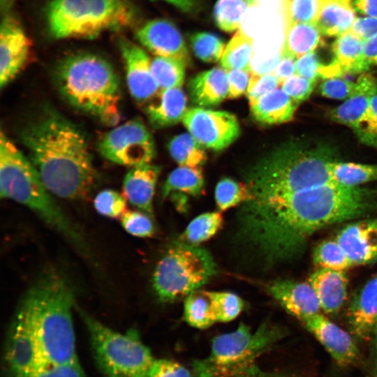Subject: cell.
Here are the masks:
<instances>
[{
  "label": "cell",
  "instance_id": "cell-1",
  "mask_svg": "<svg viewBox=\"0 0 377 377\" xmlns=\"http://www.w3.org/2000/svg\"><path fill=\"white\" fill-rule=\"evenodd\" d=\"M377 210V192L330 182L265 198H247L238 214L240 236L269 265L298 255L330 225Z\"/></svg>",
  "mask_w": 377,
  "mask_h": 377
},
{
  "label": "cell",
  "instance_id": "cell-2",
  "mask_svg": "<svg viewBox=\"0 0 377 377\" xmlns=\"http://www.w3.org/2000/svg\"><path fill=\"white\" fill-rule=\"evenodd\" d=\"M20 138L51 193L80 200L93 191L98 175L84 135L72 122L47 110L23 128Z\"/></svg>",
  "mask_w": 377,
  "mask_h": 377
},
{
  "label": "cell",
  "instance_id": "cell-3",
  "mask_svg": "<svg viewBox=\"0 0 377 377\" xmlns=\"http://www.w3.org/2000/svg\"><path fill=\"white\" fill-rule=\"evenodd\" d=\"M337 161L335 149L327 145L303 140L285 142L249 170L247 198L275 196L334 182L330 169Z\"/></svg>",
  "mask_w": 377,
  "mask_h": 377
},
{
  "label": "cell",
  "instance_id": "cell-4",
  "mask_svg": "<svg viewBox=\"0 0 377 377\" xmlns=\"http://www.w3.org/2000/svg\"><path fill=\"white\" fill-rule=\"evenodd\" d=\"M72 290L57 271L43 272L28 288L19 311L33 329L45 361L62 364L77 361L72 309Z\"/></svg>",
  "mask_w": 377,
  "mask_h": 377
},
{
  "label": "cell",
  "instance_id": "cell-5",
  "mask_svg": "<svg viewBox=\"0 0 377 377\" xmlns=\"http://www.w3.org/2000/svg\"><path fill=\"white\" fill-rule=\"evenodd\" d=\"M31 161L3 133L0 136V195L24 205L84 257H90L81 232L51 196Z\"/></svg>",
  "mask_w": 377,
  "mask_h": 377
},
{
  "label": "cell",
  "instance_id": "cell-6",
  "mask_svg": "<svg viewBox=\"0 0 377 377\" xmlns=\"http://www.w3.org/2000/svg\"><path fill=\"white\" fill-rule=\"evenodd\" d=\"M56 75L61 94L73 106L107 124L118 121L119 80L108 61L94 54H73L61 62Z\"/></svg>",
  "mask_w": 377,
  "mask_h": 377
},
{
  "label": "cell",
  "instance_id": "cell-7",
  "mask_svg": "<svg viewBox=\"0 0 377 377\" xmlns=\"http://www.w3.org/2000/svg\"><path fill=\"white\" fill-rule=\"evenodd\" d=\"M46 16L54 38L91 39L128 27L135 13L126 0H52Z\"/></svg>",
  "mask_w": 377,
  "mask_h": 377
},
{
  "label": "cell",
  "instance_id": "cell-8",
  "mask_svg": "<svg viewBox=\"0 0 377 377\" xmlns=\"http://www.w3.org/2000/svg\"><path fill=\"white\" fill-rule=\"evenodd\" d=\"M281 332L262 325L255 332L240 323L229 333L214 338L208 357L193 364L195 377H236L252 371L257 357L274 343Z\"/></svg>",
  "mask_w": 377,
  "mask_h": 377
},
{
  "label": "cell",
  "instance_id": "cell-9",
  "mask_svg": "<svg viewBox=\"0 0 377 377\" xmlns=\"http://www.w3.org/2000/svg\"><path fill=\"white\" fill-rule=\"evenodd\" d=\"M80 311L96 362L105 377H149L154 359L136 331L120 333Z\"/></svg>",
  "mask_w": 377,
  "mask_h": 377
},
{
  "label": "cell",
  "instance_id": "cell-10",
  "mask_svg": "<svg viewBox=\"0 0 377 377\" xmlns=\"http://www.w3.org/2000/svg\"><path fill=\"white\" fill-rule=\"evenodd\" d=\"M216 272L215 263L206 249L179 242L158 263L153 274V286L161 301L172 302L199 290Z\"/></svg>",
  "mask_w": 377,
  "mask_h": 377
},
{
  "label": "cell",
  "instance_id": "cell-11",
  "mask_svg": "<svg viewBox=\"0 0 377 377\" xmlns=\"http://www.w3.org/2000/svg\"><path fill=\"white\" fill-rule=\"evenodd\" d=\"M98 149L108 161L131 168L149 164L156 154L152 135L140 119L126 121L104 134Z\"/></svg>",
  "mask_w": 377,
  "mask_h": 377
},
{
  "label": "cell",
  "instance_id": "cell-12",
  "mask_svg": "<svg viewBox=\"0 0 377 377\" xmlns=\"http://www.w3.org/2000/svg\"><path fill=\"white\" fill-rule=\"evenodd\" d=\"M182 121L201 146L214 151L228 147L240 133L236 117L226 111L193 108L187 110Z\"/></svg>",
  "mask_w": 377,
  "mask_h": 377
},
{
  "label": "cell",
  "instance_id": "cell-13",
  "mask_svg": "<svg viewBox=\"0 0 377 377\" xmlns=\"http://www.w3.org/2000/svg\"><path fill=\"white\" fill-rule=\"evenodd\" d=\"M7 362L13 377H24L46 364L30 324L17 310L8 341Z\"/></svg>",
  "mask_w": 377,
  "mask_h": 377
},
{
  "label": "cell",
  "instance_id": "cell-14",
  "mask_svg": "<svg viewBox=\"0 0 377 377\" xmlns=\"http://www.w3.org/2000/svg\"><path fill=\"white\" fill-rule=\"evenodd\" d=\"M31 42L20 23L6 13L0 33V87L13 80L27 62Z\"/></svg>",
  "mask_w": 377,
  "mask_h": 377
},
{
  "label": "cell",
  "instance_id": "cell-15",
  "mask_svg": "<svg viewBox=\"0 0 377 377\" xmlns=\"http://www.w3.org/2000/svg\"><path fill=\"white\" fill-rule=\"evenodd\" d=\"M140 43L156 56L191 62L189 52L179 31L170 21L156 19L147 22L136 33Z\"/></svg>",
  "mask_w": 377,
  "mask_h": 377
},
{
  "label": "cell",
  "instance_id": "cell-16",
  "mask_svg": "<svg viewBox=\"0 0 377 377\" xmlns=\"http://www.w3.org/2000/svg\"><path fill=\"white\" fill-rule=\"evenodd\" d=\"M302 323L338 364L346 367L357 360V345L343 329L319 313L306 318Z\"/></svg>",
  "mask_w": 377,
  "mask_h": 377
},
{
  "label": "cell",
  "instance_id": "cell-17",
  "mask_svg": "<svg viewBox=\"0 0 377 377\" xmlns=\"http://www.w3.org/2000/svg\"><path fill=\"white\" fill-rule=\"evenodd\" d=\"M119 47L131 94L139 102L151 100L159 90L151 73V60L142 48L126 40H120Z\"/></svg>",
  "mask_w": 377,
  "mask_h": 377
},
{
  "label": "cell",
  "instance_id": "cell-18",
  "mask_svg": "<svg viewBox=\"0 0 377 377\" xmlns=\"http://www.w3.org/2000/svg\"><path fill=\"white\" fill-rule=\"evenodd\" d=\"M352 265L371 263L377 260V219L352 223L336 236Z\"/></svg>",
  "mask_w": 377,
  "mask_h": 377
},
{
  "label": "cell",
  "instance_id": "cell-19",
  "mask_svg": "<svg viewBox=\"0 0 377 377\" xmlns=\"http://www.w3.org/2000/svg\"><path fill=\"white\" fill-rule=\"evenodd\" d=\"M273 297L292 316L302 322L321 309L319 300L309 283L280 279L269 286Z\"/></svg>",
  "mask_w": 377,
  "mask_h": 377
},
{
  "label": "cell",
  "instance_id": "cell-20",
  "mask_svg": "<svg viewBox=\"0 0 377 377\" xmlns=\"http://www.w3.org/2000/svg\"><path fill=\"white\" fill-rule=\"evenodd\" d=\"M161 168L145 164L131 169L126 173L123 184L124 195L140 211L153 216V198Z\"/></svg>",
  "mask_w": 377,
  "mask_h": 377
},
{
  "label": "cell",
  "instance_id": "cell-21",
  "mask_svg": "<svg viewBox=\"0 0 377 377\" xmlns=\"http://www.w3.org/2000/svg\"><path fill=\"white\" fill-rule=\"evenodd\" d=\"M348 318L355 336L366 339L374 335L377 325V275L368 281L353 299Z\"/></svg>",
  "mask_w": 377,
  "mask_h": 377
},
{
  "label": "cell",
  "instance_id": "cell-22",
  "mask_svg": "<svg viewBox=\"0 0 377 377\" xmlns=\"http://www.w3.org/2000/svg\"><path fill=\"white\" fill-rule=\"evenodd\" d=\"M360 90L330 112L334 121L351 128L356 133L369 112L371 96L377 93V81L371 75L363 73Z\"/></svg>",
  "mask_w": 377,
  "mask_h": 377
},
{
  "label": "cell",
  "instance_id": "cell-23",
  "mask_svg": "<svg viewBox=\"0 0 377 377\" xmlns=\"http://www.w3.org/2000/svg\"><path fill=\"white\" fill-rule=\"evenodd\" d=\"M327 313H334L343 305L347 296L348 279L343 271L320 268L314 272L309 282Z\"/></svg>",
  "mask_w": 377,
  "mask_h": 377
},
{
  "label": "cell",
  "instance_id": "cell-24",
  "mask_svg": "<svg viewBox=\"0 0 377 377\" xmlns=\"http://www.w3.org/2000/svg\"><path fill=\"white\" fill-rule=\"evenodd\" d=\"M146 108L151 125L164 128L177 124L187 112V99L181 87L159 89Z\"/></svg>",
  "mask_w": 377,
  "mask_h": 377
},
{
  "label": "cell",
  "instance_id": "cell-25",
  "mask_svg": "<svg viewBox=\"0 0 377 377\" xmlns=\"http://www.w3.org/2000/svg\"><path fill=\"white\" fill-rule=\"evenodd\" d=\"M191 101L199 107H211L221 103L228 95L227 71L215 67L192 77L188 84Z\"/></svg>",
  "mask_w": 377,
  "mask_h": 377
},
{
  "label": "cell",
  "instance_id": "cell-26",
  "mask_svg": "<svg viewBox=\"0 0 377 377\" xmlns=\"http://www.w3.org/2000/svg\"><path fill=\"white\" fill-rule=\"evenodd\" d=\"M299 103L281 89L276 88L251 105L253 117L264 124H278L290 121Z\"/></svg>",
  "mask_w": 377,
  "mask_h": 377
},
{
  "label": "cell",
  "instance_id": "cell-27",
  "mask_svg": "<svg viewBox=\"0 0 377 377\" xmlns=\"http://www.w3.org/2000/svg\"><path fill=\"white\" fill-rule=\"evenodd\" d=\"M355 19L352 3L344 0H320L315 25L322 35L337 37L349 31Z\"/></svg>",
  "mask_w": 377,
  "mask_h": 377
},
{
  "label": "cell",
  "instance_id": "cell-28",
  "mask_svg": "<svg viewBox=\"0 0 377 377\" xmlns=\"http://www.w3.org/2000/svg\"><path fill=\"white\" fill-rule=\"evenodd\" d=\"M363 44L364 40L350 30L337 36L333 43L334 58L332 62L343 75L365 73L369 71L364 59Z\"/></svg>",
  "mask_w": 377,
  "mask_h": 377
},
{
  "label": "cell",
  "instance_id": "cell-29",
  "mask_svg": "<svg viewBox=\"0 0 377 377\" xmlns=\"http://www.w3.org/2000/svg\"><path fill=\"white\" fill-rule=\"evenodd\" d=\"M321 35L315 24L303 22L285 24L281 55L297 59L304 54L314 52L321 43Z\"/></svg>",
  "mask_w": 377,
  "mask_h": 377
},
{
  "label": "cell",
  "instance_id": "cell-30",
  "mask_svg": "<svg viewBox=\"0 0 377 377\" xmlns=\"http://www.w3.org/2000/svg\"><path fill=\"white\" fill-rule=\"evenodd\" d=\"M184 318L191 326L206 329L216 322L213 292L197 290L184 301Z\"/></svg>",
  "mask_w": 377,
  "mask_h": 377
},
{
  "label": "cell",
  "instance_id": "cell-31",
  "mask_svg": "<svg viewBox=\"0 0 377 377\" xmlns=\"http://www.w3.org/2000/svg\"><path fill=\"white\" fill-rule=\"evenodd\" d=\"M205 185L200 168L179 166L170 172L165 180L162 195L165 198L172 194L197 196L201 194Z\"/></svg>",
  "mask_w": 377,
  "mask_h": 377
},
{
  "label": "cell",
  "instance_id": "cell-32",
  "mask_svg": "<svg viewBox=\"0 0 377 377\" xmlns=\"http://www.w3.org/2000/svg\"><path fill=\"white\" fill-rule=\"evenodd\" d=\"M253 40L242 30H238L226 47L220 60L222 68L226 71L246 70L249 71V65L253 57Z\"/></svg>",
  "mask_w": 377,
  "mask_h": 377
},
{
  "label": "cell",
  "instance_id": "cell-33",
  "mask_svg": "<svg viewBox=\"0 0 377 377\" xmlns=\"http://www.w3.org/2000/svg\"><path fill=\"white\" fill-rule=\"evenodd\" d=\"M332 182L348 187L377 180V165L361 164L337 161L331 166Z\"/></svg>",
  "mask_w": 377,
  "mask_h": 377
},
{
  "label": "cell",
  "instance_id": "cell-34",
  "mask_svg": "<svg viewBox=\"0 0 377 377\" xmlns=\"http://www.w3.org/2000/svg\"><path fill=\"white\" fill-rule=\"evenodd\" d=\"M168 149L172 158L180 166L199 168L207 161V154L191 134L182 133L173 138Z\"/></svg>",
  "mask_w": 377,
  "mask_h": 377
},
{
  "label": "cell",
  "instance_id": "cell-35",
  "mask_svg": "<svg viewBox=\"0 0 377 377\" xmlns=\"http://www.w3.org/2000/svg\"><path fill=\"white\" fill-rule=\"evenodd\" d=\"M186 64L179 59L156 56L151 70L159 89L181 87L185 77Z\"/></svg>",
  "mask_w": 377,
  "mask_h": 377
},
{
  "label": "cell",
  "instance_id": "cell-36",
  "mask_svg": "<svg viewBox=\"0 0 377 377\" xmlns=\"http://www.w3.org/2000/svg\"><path fill=\"white\" fill-rule=\"evenodd\" d=\"M222 225L223 216L219 212L204 213L191 221L181 238L187 244L196 245L214 236Z\"/></svg>",
  "mask_w": 377,
  "mask_h": 377
},
{
  "label": "cell",
  "instance_id": "cell-37",
  "mask_svg": "<svg viewBox=\"0 0 377 377\" xmlns=\"http://www.w3.org/2000/svg\"><path fill=\"white\" fill-rule=\"evenodd\" d=\"M250 6L247 0H218L213 14L216 24L226 32L237 30L245 11Z\"/></svg>",
  "mask_w": 377,
  "mask_h": 377
},
{
  "label": "cell",
  "instance_id": "cell-38",
  "mask_svg": "<svg viewBox=\"0 0 377 377\" xmlns=\"http://www.w3.org/2000/svg\"><path fill=\"white\" fill-rule=\"evenodd\" d=\"M313 259L320 268L344 271L353 266L335 239L320 243L313 251Z\"/></svg>",
  "mask_w": 377,
  "mask_h": 377
},
{
  "label": "cell",
  "instance_id": "cell-39",
  "mask_svg": "<svg viewBox=\"0 0 377 377\" xmlns=\"http://www.w3.org/2000/svg\"><path fill=\"white\" fill-rule=\"evenodd\" d=\"M194 54L205 62L221 60L226 49L224 42L216 35L208 32H197L190 37Z\"/></svg>",
  "mask_w": 377,
  "mask_h": 377
},
{
  "label": "cell",
  "instance_id": "cell-40",
  "mask_svg": "<svg viewBox=\"0 0 377 377\" xmlns=\"http://www.w3.org/2000/svg\"><path fill=\"white\" fill-rule=\"evenodd\" d=\"M247 195L246 185L230 178H224L219 181L215 188V200L221 211L243 203Z\"/></svg>",
  "mask_w": 377,
  "mask_h": 377
},
{
  "label": "cell",
  "instance_id": "cell-41",
  "mask_svg": "<svg viewBox=\"0 0 377 377\" xmlns=\"http://www.w3.org/2000/svg\"><path fill=\"white\" fill-rule=\"evenodd\" d=\"M320 0H284L285 24L303 22L315 24Z\"/></svg>",
  "mask_w": 377,
  "mask_h": 377
},
{
  "label": "cell",
  "instance_id": "cell-42",
  "mask_svg": "<svg viewBox=\"0 0 377 377\" xmlns=\"http://www.w3.org/2000/svg\"><path fill=\"white\" fill-rule=\"evenodd\" d=\"M94 205L98 214L112 219H121L127 211L125 196L112 189L100 191L94 198Z\"/></svg>",
  "mask_w": 377,
  "mask_h": 377
},
{
  "label": "cell",
  "instance_id": "cell-43",
  "mask_svg": "<svg viewBox=\"0 0 377 377\" xmlns=\"http://www.w3.org/2000/svg\"><path fill=\"white\" fill-rule=\"evenodd\" d=\"M361 87V76L356 82L338 77L325 79L320 84L319 91L323 96L337 100H346L357 94Z\"/></svg>",
  "mask_w": 377,
  "mask_h": 377
},
{
  "label": "cell",
  "instance_id": "cell-44",
  "mask_svg": "<svg viewBox=\"0 0 377 377\" xmlns=\"http://www.w3.org/2000/svg\"><path fill=\"white\" fill-rule=\"evenodd\" d=\"M216 322H228L236 318L244 308L243 300L230 292H213Z\"/></svg>",
  "mask_w": 377,
  "mask_h": 377
},
{
  "label": "cell",
  "instance_id": "cell-45",
  "mask_svg": "<svg viewBox=\"0 0 377 377\" xmlns=\"http://www.w3.org/2000/svg\"><path fill=\"white\" fill-rule=\"evenodd\" d=\"M121 226L133 236L148 237L155 231L151 216L140 210H127L121 217Z\"/></svg>",
  "mask_w": 377,
  "mask_h": 377
},
{
  "label": "cell",
  "instance_id": "cell-46",
  "mask_svg": "<svg viewBox=\"0 0 377 377\" xmlns=\"http://www.w3.org/2000/svg\"><path fill=\"white\" fill-rule=\"evenodd\" d=\"M316 81L297 74L287 78L280 84L281 89L297 103L306 101L311 94Z\"/></svg>",
  "mask_w": 377,
  "mask_h": 377
},
{
  "label": "cell",
  "instance_id": "cell-47",
  "mask_svg": "<svg viewBox=\"0 0 377 377\" xmlns=\"http://www.w3.org/2000/svg\"><path fill=\"white\" fill-rule=\"evenodd\" d=\"M355 134L363 144L377 148V93L371 96L367 117Z\"/></svg>",
  "mask_w": 377,
  "mask_h": 377
},
{
  "label": "cell",
  "instance_id": "cell-48",
  "mask_svg": "<svg viewBox=\"0 0 377 377\" xmlns=\"http://www.w3.org/2000/svg\"><path fill=\"white\" fill-rule=\"evenodd\" d=\"M280 86V82L272 73L262 75L251 73L246 96L250 105L260 97Z\"/></svg>",
  "mask_w": 377,
  "mask_h": 377
},
{
  "label": "cell",
  "instance_id": "cell-49",
  "mask_svg": "<svg viewBox=\"0 0 377 377\" xmlns=\"http://www.w3.org/2000/svg\"><path fill=\"white\" fill-rule=\"evenodd\" d=\"M24 377H87L78 360L62 364H45L36 371Z\"/></svg>",
  "mask_w": 377,
  "mask_h": 377
},
{
  "label": "cell",
  "instance_id": "cell-50",
  "mask_svg": "<svg viewBox=\"0 0 377 377\" xmlns=\"http://www.w3.org/2000/svg\"><path fill=\"white\" fill-rule=\"evenodd\" d=\"M149 377H195L185 367L169 360H154Z\"/></svg>",
  "mask_w": 377,
  "mask_h": 377
},
{
  "label": "cell",
  "instance_id": "cell-51",
  "mask_svg": "<svg viewBox=\"0 0 377 377\" xmlns=\"http://www.w3.org/2000/svg\"><path fill=\"white\" fill-rule=\"evenodd\" d=\"M322 64L314 52L298 58L295 62V74L310 80L317 81Z\"/></svg>",
  "mask_w": 377,
  "mask_h": 377
},
{
  "label": "cell",
  "instance_id": "cell-52",
  "mask_svg": "<svg viewBox=\"0 0 377 377\" xmlns=\"http://www.w3.org/2000/svg\"><path fill=\"white\" fill-rule=\"evenodd\" d=\"M227 75L228 98H237L247 91L251 76L249 71L246 70H232L227 71Z\"/></svg>",
  "mask_w": 377,
  "mask_h": 377
},
{
  "label": "cell",
  "instance_id": "cell-53",
  "mask_svg": "<svg viewBox=\"0 0 377 377\" xmlns=\"http://www.w3.org/2000/svg\"><path fill=\"white\" fill-rule=\"evenodd\" d=\"M350 31L365 41L377 34V17H356Z\"/></svg>",
  "mask_w": 377,
  "mask_h": 377
},
{
  "label": "cell",
  "instance_id": "cell-54",
  "mask_svg": "<svg viewBox=\"0 0 377 377\" xmlns=\"http://www.w3.org/2000/svg\"><path fill=\"white\" fill-rule=\"evenodd\" d=\"M296 59L288 57L282 56L280 61L276 67L271 73L276 77L279 80L280 84L287 78L295 74V62Z\"/></svg>",
  "mask_w": 377,
  "mask_h": 377
},
{
  "label": "cell",
  "instance_id": "cell-55",
  "mask_svg": "<svg viewBox=\"0 0 377 377\" xmlns=\"http://www.w3.org/2000/svg\"><path fill=\"white\" fill-rule=\"evenodd\" d=\"M363 54L368 70L372 66H377V34L364 41Z\"/></svg>",
  "mask_w": 377,
  "mask_h": 377
},
{
  "label": "cell",
  "instance_id": "cell-56",
  "mask_svg": "<svg viewBox=\"0 0 377 377\" xmlns=\"http://www.w3.org/2000/svg\"><path fill=\"white\" fill-rule=\"evenodd\" d=\"M353 6L361 14L377 17V0H354Z\"/></svg>",
  "mask_w": 377,
  "mask_h": 377
},
{
  "label": "cell",
  "instance_id": "cell-57",
  "mask_svg": "<svg viewBox=\"0 0 377 377\" xmlns=\"http://www.w3.org/2000/svg\"><path fill=\"white\" fill-rule=\"evenodd\" d=\"M151 1H157V0H151ZM166 1L182 12L184 13H190L192 12L196 6L197 4V0H161Z\"/></svg>",
  "mask_w": 377,
  "mask_h": 377
},
{
  "label": "cell",
  "instance_id": "cell-58",
  "mask_svg": "<svg viewBox=\"0 0 377 377\" xmlns=\"http://www.w3.org/2000/svg\"><path fill=\"white\" fill-rule=\"evenodd\" d=\"M373 336L374 337V377H377V325Z\"/></svg>",
  "mask_w": 377,
  "mask_h": 377
},
{
  "label": "cell",
  "instance_id": "cell-59",
  "mask_svg": "<svg viewBox=\"0 0 377 377\" xmlns=\"http://www.w3.org/2000/svg\"><path fill=\"white\" fill-rule=\"evenodd\" d=\"M15 0H1V6L3 11L6 12Z\"/></svg>",
  "mask_w": 377,
  "mask_h": 377
},
{
  "label": "cell",
  "instance_id": "cell-60",
  "mask_svg": "<svg viewBox=\"0 0 377 377\" xmlns=\"http://www.w3.org/2000/svg\"><path fill=\"white\" fill-rule=\"evenodd\" d=\"M249 1V3H250V5H253L254 3H256L257 2L258 0H247Z\"/></svg>",
  "mask_w": 377,
  "mask_h": 377
},
{
  "label": "cell",
  "instance_id": "cell-61",
  "mask_svg": "<svg viewBox=\"0 0 377 377\" xmlns=\"http://www.w3.org/2000/svg\"><path fill=\"white\" fill-rule=\"evenodd\" d=\"M344 1H348V2H350V3L352 2V0H344Z\"/></svg>",
  "mask_w": 377,
  "mask_h": 377
}]
</instances>
